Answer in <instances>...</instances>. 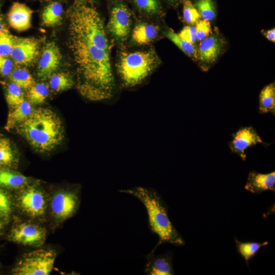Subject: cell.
<instances>
[{
    "label": "cell",
    "mask_w": 275,
    "mask_h": 275,
    "mask_svg": "<svg viewBox=\"0 0 275 275\" xmlns=\"http://www.w3.org/2000/svg\"><path fill=\"white\" fill-rule=\"evenodd\" d=\"M160 64L154 49L122 53L117 65L122 85L132 88L142 84Z\"/></svg>",
    "instance_id": "4"
},
{
    "label": "cell",
    "mask_w": 275,
    "mask_h": 275,
    "mask_svg": "<svg viewBox=\"0 0 275 275\" xmlns=\"http://www.w3.org/2000/svg\"><path fill=\"white\" fill-rule=\"evenodd\" d=\"M183 15L184 20L188 23H196L201 18L197 10L190 0H182Z\"/></svg>",
    "instance_id": "31"
},
{
    "label": "cell",
    "mask_w": 275,
    "mask_h": 275,
    "mask_svg": "<svg viewBox=\"0 0 275 275\" xmlns=\"http://www.w3.org/2000/svg\"><path fill=\"white\" fill-rule=\"evenodd\" d=\"M166 36L178 46L184 53L195 59H197L198 53L193 44L180 38L178 34L169 29L165 33Z\"/></svg>",
    "instance_id": "24"
},
{
    "label": "cell",
    "mask_w": 275,
    "mask_h": 275,
    "mask_svg": "<svg viewBox=\"0 0 275 275\" xmlns=\"http://www.w3.org/2000/svg\"><path fill=\"white\" fill-rule=\"evenodd\" d=\"M9 78L11 82L23 89L29 90L35 84L34 78L25 68L13 69Z\"/></svg>",
    "instance_id": "25"
},
{
    "label": "cell",
    "mask_w": 275,
    "mask_h": 275,
    "mask_svg": "<svg viewBox=\"0 0 275 275\" xmlns=\"http://www.w3.org/2000/svg\"><path fill=\"white\" fill-rule=\"evenodd\" d=\"M168 1H171V2H175V1H176L177 0H168Z\"/></svg>",
    "instance_id": "40"
},
{
    "label": "cell",
    "mask_w": 275,
    "mask_h": 275,
    "mask_svg": "<svg viewBox=\"0 0 275 275\" xmlns=\"http://www.w3.org/2000/svg\"><path fill=\"white\" fill-rule=\"evenodd\" d=\"M178 35L180 38L191 44H194L196 40L195 27L193 26H185Z\"/></svg>",
    "instance_id": "36"
},
{
    "label": "cell",
    "mask_w": 275,
    "mask_h": 275,
    "mask_svg": "<svg viewBox=\"0 0 275 275\" xmlns=\"http://www.w3.org/2000/svg\"><path fill=\"white\" fill-rule=\"evenodd\" d=\"M137 7L146 14H154L158 12L160 5L158 0H133Z\"/></svg>",
    "instance_id": "32"
},
{
    "label": "cell",
    "mask_w": 275,
    "mask_h": 275,
    "mask_svg": "<svg viewBox=\"0 0 275 275\" xmlns=\"http://www.w3.org/2000/svg\"><path fill=\"white\" fill-rule=\"evenodd\" d=\"M196 24V38L198 41H202L211 32V27L209 21L202 19L197 21Z\"/></svg>",
    "instance_id": "34"
},
{
    "label": "cell",
    "mask_w": 275,
    "mask_h": 275,
    "mask_svg": "<svg viewBox=\"0 0 275 275\" xmlns=\"http://www.w3.org/2000/svg\"><path fill=\"white\" fill-rule=\"evenodd\" d=\"M11 211L10 199L7 193L0 187V217L5 220L8 219Z\"/></svg>",
    "instance_id": "33"
},
{
    "label": "cell",
    "mask_w": 275,
    "mask_h": 275,
    "mask_svg": "<svg viewBox=\"0 0 275 275\" xmlns=\"http://www.w3.org/2000/svg\"><path fill=\"white\" fill-rule=\"evenodd\" d=\"M15 128L34 149L40 152L55 149L64 138L61 118L48 108L34 109L29 117Z\"/></svg>",
    "instance_id": "2"
},
{
    "label": "cell",
    "mask_w": 275,
    "mask_h": 275,
    "mask_svg": "<svg viewBox=\"0 0 275 275\" xmlns=\"http://www.w3.org/2000/svg\"><path fill=\"white\" fill-rule=\"evenodd\" d=\"M259 112L260 114L275 113V85L274 82L265 86L259 95Z\"/></svg>",
    "instance_id": "22"
},
{
    "label": "cell",
    "mask_w": 275,
    "mask_h": 275,
    "mask_svg": "<svg viewBox=\"0 0 275 275\" xmlns=\"http://www.w3.org/2000/svg\"><path fill=\"white\" fill-rule=\"evenodd\" d=\"M201 18L208 21L215 16V8L212 0H197L194 5Z\"/></svg>",
    "instance_id": "29"
},
{
    "label": "cell",
    "mask_w": 275,
    "mask_h": 275,
    "mask_svg": "<svg viewBox=\"0 0 275 275\" xmlns=\"http://www.w3.org/2000/svg\"><path fill=\"white\" fill-rule=\"evenodd\" d=\"M224 42L217 34H211L199 44L198 57L206 63L213 62L219 55L224 46Z\"/></svg>",
    "instance_id": "15"
},
{
    "label": "cell",
    "mask_w": 275,
    "mask_h": 275,
    "mask_svg": "<svg viewBox=\"0 0 275 275\" xmlns=\"http://www.w3.org/2000/svg\"><path fill=\"white\" fill-rule=\"evenodd\" d=\"M131 13L128 7L119 3L112 9L107 29L117 40L124 41L127 38L131 29Z\"/></svg>",
    "instance_id": "6"
},
{
    "label": "cell",
    "mask_w": 275,
    "mask_h": 275,
    "mask_svg": "<svg viewBox=\"0 0 275 275\" xmlns=\"http://www.w3.org/2000/svg\"><path fill=\"white\" fill-rule=\"evenodd\" d=\"M40 49V43L33 38H17L10 56L13 61L21 66H31L36 60Z\"/></svg>",
    "instance_id": "7"
},
{
    "label": "cell",
    "mask_w": 275,
    "mask_h": 275,
    "mask_svg": "<svg viewBox=\"0 0 275 275\" xmlns=\"http://www.w3.org/2000/svg\"><path fill=\"white\" fill-rule=\"evenodd\" d=\"M49 94V88L43 82L35 84L29 89L27 97L29 102L34 104L43 103Z\"/></svg>",
    "instance_id": "27"
},
{
    "label": "cell",
    "mask_w": 275,
    "mask_h": 275,
    "mask_svg": "<svg viewBox=\"0 0 275 275\" xmlns=\"http://www.w3.org/2000/svg\"><path fill=\"white\" fill-rule=\"evenodd\" d=\"M66 16L68 44L76 66L78 91L92 101L111 99L115 80L111 46L100 14L92 0H73Z\"/></svg>",
    "instance_id": "1"
},
{
    "label": "cell",
    "mask_w": 275,
    "mask_h": 275,
    "mask_svg": "<svg viewBox=\"0 0 275 275\" xmlns=\"http://www.w3.org/2000/svg\"><path fill=\"white\" fill-rule=\"evenodd\" d=\"M120 191L136 197L143 203L147 212L151 231L158 237L157 244L146 258L153 255L161 244L169 243L177 246L184 244L183 238L169 218L166 203L155 189L138 186Z\"/></svg>",
    "instance_id": "3"
},
{
    "label": "cell",
    "mask_w": 275,
    "mask_h": 275,
    "mask_svg": "<svg viewBox=\"0 0 275 275\" xmlns=\"http://www.w3.org/2000/svg\"><path fill=\"white\" fill-rule=\"evenodd\" d=\"M63 8L59 2L52 1L43 9L41 19L43 24L47 26H53L58 24L62 19Z\"/></svg>",
    "instance_id": "21"
},
{
    "label": "cell",
    "mask_w": 275,
    "mask_h": 275,
    "mask_svg": "<svg viewBox=\"0 0 275 275\" xmlns=\"http://www.w3.org/2000/svg\"><path fill=\"white\" fill-rule=\"evenodd\" d=\"M158 32L157 27L153 24L140 23L132 31V39L138 44H147L155 39Z\"/></svg>",
    "instance_id": "20"
},
{
    "label": "cell",
    "mask_w": 275,
    "mask_h": 275,
    "mask_svg": "<svg viewBox=\"0 0 275 275\" xmlns=\"http://www.w3.org/2000/svg\"><path fill=\"white\" fill-rule=\"evenodd\" d=\"M235 242L237 252L244 259L248 265H249L250 259L254 257L262 247L269 243L268 241L241 242L236 238H235Z\"/></svg>",
    "instance_id": "23"
},
{
    "label": "cell",
    "mask_w": 275,
    "mask_h": 275,
    "mask_svg": "<svg viewBox=\"0 0 275 275\" xmlns=\"http://www.w3.org/2000/svg\"><path fill=\"white\" fill-rule=\"evenodd\" d=\"M78 204V198L75 191L60 192L53 196L51 208L54 216L59 219H65L73 214Z\"/></svg>",
    "instance_id": "11"
},
{
    "label": "cell",
    "mask_w": 275,
    "mask_h": 275,
    "mask_svg": "<svg viewBox=\"0 0 275 275\" xmlns=\"http://www.w3.org/2000/svg\"><path fill=\"white\" fill-rule=\"evenodd\" d=\"M16 39L7 28L0 32V56H10Z\"/></svg>",
    "instance_id": "30"
},
{
    "label": "cell",
    "mask_w": 275,
    "mask_h": 275,
    "mask_svg": "<svg viewBox=\"0 0 275 275\" xmlns=\"http://www.w3.org/2000/svg\"><path fill=\"white\" fill-rule=\"evenodd\" d=\"M33 109L31 103L25 100L11 108L8 116L5 129L10 131L16 128L29 117Z\"/></svg>",
    "instance_id": "19"
},
{
    "label": "cell",
    "mask_w": 275,
    "mask_h": 275,
    "mask_svg": "<svg viewBox=\"0 0 275 275\" xmlns=\"http://www.w3.org/2000/svg\"><path fill=\"white\" fill-rule=\"evenodd\" d=\"M6 100L10 108H13L24 100V94L22 88L11 82L6 88Z\"/></svg>",
    "instance_id": "28"
},
{
    "label": "cell",
    "mask_w": 275,
    "mask_h": 275,
    "mask_svg": "<svg viewBox=\"0 0 275 275\" xmlns=\"http://www.w3.org/2000/svg\"><path fill=\"white\" fill-rule=\"evenodd\" d=\"M263 34L266 38L273 42H275V29L274 28L270 30L262 31Z\"/></svg>",
    "instance_id": "37"
},
{
    "label": "cell",
    "mask_w": 275,
    "mask_h": 275,
    "mask_svg": "<svg viewBox=\"0 0 275 275\" xmlns=\"http://www.w3.org/2000/svg\"><path fill=\"white\" fill-rule=\"evenodd\" d=\"M12 61L8 57L0 56V76H9L13 70Z\"/></svg>",
    "instance_id": "35"
},
{
    "label": "cell",
    "mask_w": 275,
    "mask_h": 275,
    "mask_svg": "<svg viewBox=\"0 0 275 275\" xmlns=\"http://www.w3.org/2000/svg\"><path fill=\"white\" fill-rule=\"evenodd\" d=\"M2 228H3V224L0 219V231L2 230Z\"/></svg>",
    "instance_id": "39"
},
{
    "label": "cell",
    "mask_w": 275,
    "mask_h": 275,
    "mask_svg": "<svg viewBox=\"0 0 275 275\" xmlns=\"http://www.w3.org/2000/svg\"><path fill=\"white\" fill-rule=\"evenodd\" d=\"M28 178L10 168L0 169V187L19 189L27 185Z\"/></svg>",
    "instance_id": "18"
},
{
    "label": "cell",
    "mask_w": 275,
    "mask_h": 275,
    "mask_svg": "<svg viewBox=\"0 0 275 275\" xmlns=\"http://www.w3.org/2000/svg\"><path fill=\"white\" fill-rule=\"evenodd\" d=\"M145 272L149 275L174 274L173 265V255L171 252L146 258Z\"/></svg>",
    "instance_id": "14"
},
{
    "label": "cell",
    "mask_w": 275,
    "mask_h": 275,
    "mask_svg": "<svg viewBox=\"0 0 275 275\" xmlns=\"http://www.w3.org/2000/svg\"><path fill=\"white\" fill-rule=\"evenodd\" d=\"M3 0H0V32L6 29L3 15L1 13V6Z\"/></svg>",
    "instance_id": "38"
},
{
    "label": "cell",
    "mask_w": 275,
    "mask_h": 275,
    "mask_svg": "<svg viewBox=\"0 0 275 275\" xmlns=\"http://www.w3.org/2000/svg\"><path fill=\"white\" fill-rule=\"evenodd\" d=\"M61 60V53L56 44L54 42L46 44L39 59L38 77L43 80L49 78L59 68Z\"/></svg>",
    "instance_id": "8"
},
{
    "label": "cell",
    "mask_w": 275,
    "mask_h": 275,
    "mask_svg": "<svg viewBox=\"0 0 275 275\" xmlns=\"http://www.w3.org/2000/svg\"><path fill=\"white\" fill-rule=\"evenodd\" d=\"M33 11L25 4L14 3L8 13L10 25L18 32L26 31L31 27Z\"/></svg>",
    "instance_id": "13"
},
{
    "label": "cell",
    "mask_w": 275,
    "mask_h": 275,
    "mask_svg": "<svg viewBox=\"0 0 275 275\" xmlns=\"http://www.w3.org/2000/svg\"><path fill=\"white\" fill-rule=\"evenodd\" d=\"M259 143L265 145L253 127H244L232 134V140L229 143V147L233 153L245 161L246 157L245 150Z\"/></svg>",
    "instance_id": "10"
},
{
    "label": "cell",
    "mask_w": 275,
    "mask_h": 275,
    "mask_svg": "<svg viewBox=\"0 0 275 275\" xmlns=\"http://www.w3.org/2000/svg\"><path fill=\"white\" fill-rule=\"evenodd\" d=\"M18 202L22 210L31 216L38 217L45 212L44 196L35 187H30L23 190L19 197Z\"/></svg>",
    "instance_id": "12"
},
{
    "label": "cell",
    "mask_w": 275,
    "mask_h": 275,
    "mask_svg": "<svg viewBox=\"0 0 275 275\" xmlns=\"http://www.w3.org/2000/svg\"><path fill=\"white\" fill-rule=\"evenodd\" d=\"M49 86L52 90L61 92L70 89L74 84L72 77L68 73H54L49 78Z\"/></svg>",
    "instance_id": "26"
},
{
    "label": "cell",
    "mask_w": 275,
    "mask_h": 275,
    "mask_svg": "<svg viewBox=\"0 0 275 275\" xmlns=\"http://www.w3.org/2000/svg\"><path fill=\"white\" fill-rule=\"evenodd\" d=\"M275 172L260 173L255 171L248 175L244 189L253 194H261L266 190L275 191Z\"/></svg>",
    "instance_id": "16"
},
{
    "label": "cell",
    "mask_w": 275,
    "mask_h": 275,
    "mask_svg": "<svg viewBox=\"0 0 275 275\" xmlns=\"http://www.w3.org/2000/svg\"><path fill=\"white\" fill-rule=\"evenodd\" d=\"M19 153L14 143L0 134V169H14L18 163Z\"/></svg>",
    "instance_id": "17"
},
{
    "label": "cell",
    "mask_w": 275,
    "mask_h": 275,
    "mask_svg": "<svg viewBox=\"0 0 275 275\" xmlns=\"http://www.w3.org/2000/svg\"><path fill=\"white\" fill-rule=\"evenodd\" d=\"M56 253L38 250L24 255L14 269L16 275H48L53 269Z\"/></svg>",
    "instance_id": "5"
},
{
    "label": "cell",
    "mask_w": 275,
    "mask_h": 275,
    "mask_svg": "<svg viewBox=\"0 0 275 275\" xmlns=\"http://www.w3.org/2000/svg\"><path fill=\"white\" fill-rule=\"evenodd\" d=\"M45 236L46 232L42 227L33 224L22 223L13 229L10 237L18 243L39 246L44 242Z\"/></svg>",
    "instance_id": "9"
}]
</instances>
